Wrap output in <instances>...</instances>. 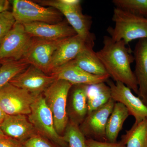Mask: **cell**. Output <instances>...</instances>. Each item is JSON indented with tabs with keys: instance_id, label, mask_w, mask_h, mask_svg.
<instances>
[{
	"instance_id": "obj_12",
	"label": "cell",
	"mask_w": 147,
	"mask_h": 147,
	"mask_svg": "<svg viewBox=\"0 0 147 147\" xmlns=\"http://www.w3.org/2000/svg\"><path fill=\"white\" fill-rule=\"evenodd\" d=\"M111 90V97L115 102H120L133 116L135 123H139L147 117V106L139 97L135 96L131 90L125 84L108 79L106 82Z\"/></svg>"
},
{
	"instance_id": "obj_26",
	"label": "cell",
	"mask_w": 147,
	"mask_h": 147,
	"mask_svg": "<svg viewBox=\"0 0 147 147\" xmlns=\"http://www.w3.org/2000/svg\"><path fill=\"white\" fill-rule=\"evenodd\" d=\"M21 143L22 147H61L38 133Z\"/></svg>"
},
{
	"instance_id": "obj_15",
	"label": "cell",
	"mask_w": 147,
	"mask_h": 147,
	"mask_svg": "<svg viewBox=\"0 0 147 147\" xmlns=\"http://www.w3.org/2000/svg\"><path fill=\"white\" fill-rule=\"evenodd\" d=\"M88 86L72 85L67 96V113L69 120L79 125L88 114Z\"/></svg>"
},
{
	"instance_id": "obj_29",
	"label": "cell",
	"mask_w": 147,
	"mask_h": 147,
	"mask_svg": "<svg viewBox=\"0 0 147 147\" xmlns=\"http://www.w3.org/2000/svg\"><path fill=\"white\" fill-rule=\"evenodd\" d=\"M0 147H22V145L18 140L5 136L0 138Z\"/></svg>"
},
{
	"instance_id": "obj_31",
	"label": "cell",
	"mask_w": 147,
	"mask_h": 147,
	"mask_svg": "<svg viewBox=\"0 0 147 147\" xmlns=\"http://www.w3.org/2000/svg\"><path fill=\"white\" fill-rule=\"evenodd\" d=\"M6 115L3 112L2 108L0 106V124L2 123Z\"/></svg>"
},
{
	"instance_id": "obj_7",
	"label": "cell",
	"mask_w": 147,
	"mask_h": 147,
	"mask_svg": "<svg viewBox=\"0 0 147 147\" xmlns=\"http://www.w3.org/2000/svg\"><path fill=\"white\" fill-rule=\"evenodd\" d=\"M33 38L26 32L24 25L16 22L1 42L0 64L3 61L23 59Z\"/></svg>"
},
{
	"instance_id": "obj_20",
	"label": "cell",
	"mask_w": 147,
	"mask_h": 147,
	"mask_svg": "<svg viewBox=\"0 0 147 147\" xmlns=\"http://www.w3.org/2000/svg\"><path fill=\"white\" fill-rule=\"evenodd\" d=\"M76 65L88 73L97 75H109L93 48L87 46L73 60Z\"/></svg>"
},
{
	"instance_id": "obj_9",
	"label": "cell",
	"mask_w": 147,
	"mask_h": 147,
	"mask_svg": "<svg viewBox=\"0 0 147 147\" xmlns=\"http://www.w3.org/2000/svg\"><path fill=\"white\" fill-rule=\"evenodd\" d=\"M115 102L111 98L102 107L88 114L79 125L80 130L87 139L106 142V125Z\"/></svg>"
},
{
	"instance_id": "obj_33",
	"label": "cell",
	"mask_w": 147,
	"mask_h": 147,
	"mask_svg": "<svg viewBox=\"0 0 147 147\" xmlns=\"http://www.w3.org/2000/svg\"><path fill=\"white\" fill-rule=\"evenodd\" d=\"M1 41H2V40H1V41H0V45H1ZM1 64H0V67H1Z\"/></svg>"
},
{
	"instance_id": "obj_8",
	"label": "cell",
	"mask_w": 147,
	"mask_h": 147,
	"mask_svg": "<svg viewBox=\"0 0 147 147\" xmlns=\"http://www.w3.org/2000/svg\"><path fill=\"white\" fill-rule=\"evenodd\" d=\"M35 98L27 91L9 83L0 89V106L8 115H28Z\"/></svg>"
},
{
	"instance_id": "obj_23",
	"label": "cell",
	"mask_w": 147,
	"mask_h": 147,
	"mask_svg": "<svg viewBox=\"0 0 147 147\" xmlns=\"http://www.w3.org/2000/svg\"><path fill=\"white\" fill-rule=\"evenodd\" d=\"M1 64L0 89L30 65L24 59L3 61L1 63Z\"/></svg>"
},
{
	"instance_id": "obj_14",
	"label": "cell",
	"mask_w": 147,
	"mask_h": 147,
	"mask_svg": "<svg viewBox=\"0 0 147 147\" xmlns=\"http://www.w3.org/2000/svg\"><path fill=\"white\" fill-rule=\"evenodd\" d=\"M50 74L56 79L65 80L72 85H91L101 82L106 83L110 77L109 75L97 76L88 73L76 65L73 60L53 69Z\"/></svg>"
},
{
	"instance_id": "obj_21",
	"label": "cell",
	"mask_w": 147,
	"mask_h": 147,
	"mask_svg": "<svg viewBox=\"0 0 147 147\" xmlns=\"http://www.w3.org/2000/svg\"><path fill=\"white\" fill-rule=\"evenodd\" d=\"M87 98L88 114L102 107L112 98L110 87L105 82L88 85Z\"/></svg>"
},
{
	"instance_id": "obj_1",
	"label": "cell",
	"mask_w": 147,
	"mask_h": 147,
	"mask_svg": "<svg viewBox=\"0 0 147 147\" xmlns=\"http://www.w3.org/2000/svg\"><path fill=\"white\" fill-rule=\"evenodd\" d=\"M103 47L96 52L107 73L116 82L123 83L138 94V86L131 65L134 61L133 51L123 40L103 37Z\"/></svg>"
},
{
	"instance_id": "obj_25",
	"label": "cell",
	"mask_w": 147,
	"mask_h": 147,
	"mask_svg": "<svg viewBox=\"0 0 147 147\" xmlns=\"http://www.w3.org/2000/svg\"><path fill=\"white\" fill-rule=\"evenodd\" d=\"M116 7L147 18V0H113Z\"/></svg>"
},
{
	"instance_id": "obj_4",
	"label": "cell",
	"mask_w": 147,
	"mask_h": 147,
	"mask_svg": "<svg viewBox=\"0 0 147 147\" xmlns=\"http://www.w3.org/2000/svg\"><path fill=\"white\" fill-rule=\"evenodd\" d=\"M72 84L56 79L42 94L45 102L52 112L56 131L63 136L69 122L67 102Z\"/></svg>"
},
{
	"instance_id": "obj_27",
	"label": "cell",
	"mask_w": 147,
	"mask_h": 147,
	"mask_svg": "<svg viewBox=\"0 0 147 147\" xmlns=\"http://www.w3.org/2000/svg\"><path fill=\"white\" fill-rule=\"evenodd\" d=\"M15 23L12 12L7 11L0 13V41L12 29Z\"/></svg>"
},
{
	"instance_id": "obj_32",
	"label": "cell",
	"mask_w": 147,
	"mask_h": 147,
	"mask_svg": "<svg viewBox=\"0 0 147 147\" xmlns=\"http://www.w3.org/2000/svg\"><path fill=\"white\" fill-rule=\"evenodd\" d=\"M5 136V134H4L1 128V124H0V138H2Z\"/></svg>"
},
{
	"instance_id": "obj_13",
	"label": "cell",
	"mask_w": 147,
	"mask_h": 147,
	"mask_svg": "<svg viewBox=\"0 0 147 147\" xmlns=\"http://www.w3.org/2000/svg\"><path fill=\"white\" fill-rule=\"evenodd\" d=\"M26 32L36 38L58 40L76 35V32L67 21H63L56 24L34 22L24 24Z\"/></svg>"
},
{
	"instance_id": "obj_3",
	"label": "cell",
	"mask_w": 147,
	"mask_h": 147,
	"mask_svg": "<svg viewBox=\"0 0 147 147\" xmlns=\"http://www.w3.org/2000/svg\"><path fill=\"white\" fill-rule=\"evenodd\" d=\"M112 20L115 27H108L107 31L113 40H123L128 45L134 40L147 39V18L115 7Z\"/></svg>"
},
{
	"instance_id": "obj_10",
	"label": "cell",
	"mask_w": 147,
	"mask_h": 147,
	"mask_svg": "<svg viewBox=\"0 0 147 147\" xmlns=\"http://www.w3.org/2000/svg\"><path fill=\"white\" fill-rule=\"evenodd\" d=\"M56 80L55 76L46 74L34 66L30 65L9 83L27 91L36 98L43 94Z\"/></svg>"
},
{
	"instance_id": "obj_19",
	"label": "cell",
	"mask_w": 147,
	"mask_h": 147,
	"mask_svg": "<svg viewBox=\"0 0 147 147\" xmlns=\"http://www.w3.org/2000/svg\"><path fill=\"white\" fill-rule=\"evenodd\" d=\"M130 115L127 108L120 102H116L106 127V142H117L119 134L125 121Z\"/></svg>"
},
{
	"instance_id": "obj_5",
	"label": "cell",
	"mask_w": 147,
	"mask_h": 147,
	"mask_svg": "<svg viewBox=\"0 0 147 147\" xmlns=\"http://www.w3.org/2000/svg\"><path fill=\"white\" fill-rule=\"evenodd\" d=\"M11 2V12L17 23L23 25L34 22L53 24L63 21V15L53 7H45L28 0H14Z\"/></svg>"
},
{
	"instance_id": "obj_17",
	"label": "cell",
	"mask_w": 147,
	"mask_h": 147,
	"mask_svg": "<svg viewBox=\"0 0 147 147\" xmlns=\"http://www.w3.org/2000/svg\"><path fill=\"white\" fill-rule=\"evenodd\" d=\"M87 46L85 41L77 35L64 39L53 55L50 74L53 69L74 60Z\"/></svg>"
},
{
	"instance_id": "obj_30",
	"label": "cell",
	"mask_w": 147,
	"mask_h": 147,
	"mask_svg": "<svg viewBox=\"0 0 147 147\" xmlns=\"http://www.w3.org/2000/svg\"><path fill=\"white\" fill-rule=\"evenodd\" d=\"M9 3L7 0H0V13L8 11Z\"/></svg>"
},
{
	"instance_id": "obj_2",
	"label": "cell",
	"mask_w": 147,
	"mask_h": 147,
	"mask_svg": "<svg viewBox=\"0 0 147 147\" xmlns=\"http://www.w3.org/2000/svg\"><path fill=\"white\" fill-rule=\"evenodd\" d=\"M38 3L43 6L56 9L65 16L69 25L86 42L87 46L93 48L96 36L90 32L92 16L82 12L81 1L79 0H42Z\"/></svg>"
},
{
	"instance_id": "obj_18",
	"label": "cell",
	"mask_w": 147,
	"mask_h": 147,
	"mask_svg": "<svg viewBox=\"0 0 147 147\" xmlns=\"http://www.w3.org/2000/svg\"><path fill=\"white\" fill-rule=\"evenodd\" d=\"M133 55L135 62L134 75L138 86V97L147 106V39L139 40Z\"/></svg>"
},
{
	"instance_id": "obj_6",
	"label": "cell",
	"mask_w": 147,
	"mask_h": 147,
	"mask_svg": "<svg viewBox=\"0 0 147 147\" xmlns=\"http://www.w3.org/2000/svg\"><path fill=\"white\" fill-rule=\"evenodd\" d=\"M28 117L38 134L61 147H69L63 137L56 131L53 114L42 94L35 98L31 106V113Z\"/></svg>"
},
{
	"instance_id": "obj_22",
	"label": "cell",
	"mask_w": 147,
	"mask_h": 147,
	"mask_svg": "<svg viewBox=\"0 0 147 147\" xmlns=\"http://www.w3.org/2000/svg\"><path fill=\"white\" fill-rule=\"evenodd\" d=\"M121 140L126 147H147V117L140 122L134 123L122 136Z\"/></svg>"
},
{
	"instance_id": "obj_28",
	"label": "cell",
	"mask_w": 147,
	"mask_h": 147,
	"mask_svg": "<svg viewBox=\"0 0 147 147\" xmlns=\"http://www.w3.org/2000/svg\"><path fill=\"white\" fill-rule=\"evenodd\" d=\"M86 142L90 147H126L124 142L121 140L115 143H110L107 142H98L86 139Z\"/></svg>"
},
{
	"instance_id": "obj_24",
	"label": "cell",
	"mask_w": 147,
	"mask_h": 147,
	"mask_svg": "<svg viewBox=\"0 0 147 147\" xmlns=\"http://www.w3.org/2000/svg\"><path fill=\"white\" fill-rule=\"evenodd\" d=\"M63 137L69 147H90L79 125L71 121H69Z\"/></svg>"
},
{
	"instance_id": "obj_16",
	"label": "cell",
	"mask_w": 147,
	"mask_h": 147,
	"mask_svg": "<svg viewBox=\"0 0 147 147\" xmlns=\"http://www.w3.org/2000/svg\"><path fill=\"white\" fill-rule=\"evenodd\" d=\"M1 127L5 136L21 142L38 133L28 117L25 115H6Z\"/></svg>"
},
{
	"instance_id": "obj_11",
	"label": "cell",
	"mask_w": 147,
	"mask_h": 147,
	"mask_svg": "<svg viewBox=\"0 0 147 147\" xmlns=\"http://www.w3.org/2000/svg\"><path fill=\"white\" fill-rule=\"evenodd\" d=\"M63 40H47L34 38L23 59L46 74H50L53 55Z\"/></svg>"
}]
</instances>
